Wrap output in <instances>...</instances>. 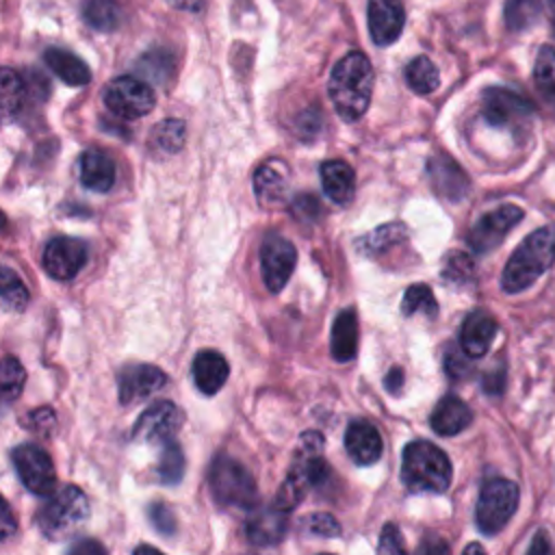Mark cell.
<instances>
[{"instance_id": "obj_33", "label": "cell", "mask_w": 555, "mask_h": 555, "mask_svg": "<svg viewBox=\"0 0 555 555\" xmlns=\"http://www.w3.org/2000/svg\"><path fill=\"white\" fill-rule=\"evenodd\" d=\"M163 453L158 460V479L167 486H176L184 475V453L182 447L171 438L163 442Z\"/></svg>"}, {"instance_id": "obj_32", "label": "cell", "mask_w": 555, "mask_h": 555, "mask_svg": "<svg viewBox=\"0 0 555 555\" xmlns=\"http://www.w3.org/2000/svg\"><path fill=\"white\" fill-rule=\"evenodd\" d=\"M26 382V371L22 362L13 356L0 358V399L13 401L22 395Z\"/></svg>"}, {"instance_id": "obj_17", "label": "cell", "mask_w": 555, "mask_h": 555, "mask_svg": "<svg viewBox=\"0 0 555 555\" xmlns=\"http://www.w3.org/2000/svg\"><path fill=\"white\" fill-rule=\"evenodd\" d=\"M427 173H429V182H431L434 191L451 202H457L468 193V186H470L468 176L447 154H438V156L429 158Z\"/></svg>"}, {"instance_id": "obj_36", "label": "cell", "mask_w": 555, "mask_h": 555, "mask_svg": "<svg viewBox=\"0 0 555 555\" xmlns=\"http://www.w3.org/2000/svg\"><path fill=\"white\" fill-rule=\"evenodd\" d=\"M308 490H310V483L306 481V477L299 473V468H293L288 473V477L284 479V483L280 486L273 503L280 509L291 512V509H295L301 503V499L308 494Z\"/></svg>"}, {"instance_id": "obj_23", "label": "cell", "mask_w": 555, "mask_h": 555, "mask_svg": "<svg viewBox=\"0 0 555 555\" xmlns=\"http://www.w3.org/2000/svg\"><path fill=\"white\" fill-rule=\"evenodd\" d=\"M321 184L334 204L347 206L356 191V173L345 160H325L321 165Z\"/></svg>"}, {"instance_id": "obj_20", "label": "cell", "mask_w": 555, "mask_h": 555, "mask_svg": "<svg viewBox=\"0 0 555 555\" xmlns=\"http://www.w3.org/2000/svg\"><path fill=\"white\" fill-rule=\"evenodd\" d=\"M429 423L438 436H455L473 423V410L455 395H447L434 408Z\"/></svg>"}, {"instance_id": "obj_43", "label": "cell", "mask_w": 555, "mask_h": 555, "mask_svg": "<svg viewBox=\"0 0 555 555\" xmlns=\"http://www.w3.org/2000/svg\"><path fill=\"white\" fill-rule=\"evenodd\" d=\"M291 210L299 221H308L319 215V202L312 195H299V197H295Z\"/></svg>"}, {"instance_id": "obj_24", "label": "cell", "mask_w": 555, "mask_h": 555, "mask_svg": "<svg viewBox=\"0 0 555 555\" xmlns=\"http://www.w3.org/2000/svg\"><path fill=\"white\" fill-rule=\"evenodd\" d=\"M332 356L338 362H349L356 358L358 351V317L353 308H345L338 312L332 325Z\"/></svg>"}, {"instance_id": "obj_27", "label": "cell", "mask_w": 555, "mask_h": 555, "mask_svg": "<svg viewBox=\"0 0 555 555\" xmlns=\"http://www.w3.org/2000/svg\"><path fill=\"white\" fill-rule=\"evenodd\" d=\"M533 85L540 100L555 115V48L542 46L533 65Z\"/></svg>"}, {"instance_id": "obj_41", "label": "cell", "mask_w": 555, "mask_h": 555, "mask_svg": "<svg viewBox=\"0 0 555 555\" xmlns=\"http://www.w3.org/2000/svg\"><path fill=\"white\" fill-rule=\"evenodd\" d=\"M147 516H150V520H152V525H154V529L158 533L173 535V531H176V516H173V512L163 501L152 503L150 509H147Z\"/></svg>"}, {"instance_id": "obj_3", "label": "cell", "mask_w": 555, "mask_h": 555, "mask_svg": "<svg viewBox=\"0 0 555 555\" xmlns=\"http://www.w3.org/2000/svg\"><path fill=\"white\" fill-rule=\"evenodd\" d=\"M453 468L449 455L427 440L405 444L401 457V481L410 492H447Z\"/></svg>"}, {"instance_id": "obj_46", "label": "cell", "mask_w": 555, "mask_h": 555, "mask_svg": "<svg viewBox=\"0 0 555 555\" xmlns=\"http://www.w3.org/2000/svg\"><path fill=\"white\" fill-rule=\"evenodd\" d=\"M167 4H171L173 9H180V11L199 13L206 7V0H167Z\"/></svg>"}, {"instance_id": "obj_18", "label": "cell", "mask_w": 555, "mask_h": 555, "mask_svg": "<svg viewBox=\"0 0 555 555\" xmlns=\"http://www.w3.org/2000/svg\"><path fill=\"white\" fill-rule=\"evenodd\" d=\"M496 336V319L486 310H473L466 314L460 330V345L468 358H481L488 353Z\"/></svg>"}, {"instance_id": "obj_9", "label": "cell", "mask_w": 555, "mask_h": 555, "mask_svg": "<svg viewBox=\"0 0 555 555\" xmlns=\"http://www.w3.org/2000/svg\"><path fill=\"white\" fill-rule=\"evenodd\" d=\"M13 464L20 481L33 492L48 496L56 490V473L50 455L37 444H20L13 449Z\"/></svg>"}, {"instance_id": "obj_29", "label": "cell", "mask_w": 555, "mask_h": 555, "mask_svg": "<svg viewBox=\"0 0 555 555\" xmlns=\"http://www.w3.org/2000/svg\"><path fill=\"white\" fill-rule=\"evenodd\" d=\"M26 98V85L22 76L11 69L0 65V117L15 115Z\"/></svg>"}, {"instance_id": "obj_19", "label": "cell", "mask_w": 555, "mask_h": 555, "mask_svg": "<svg viewBox=\"0 0 555 555\" xmlns=\"http://www.w3.org/2000/svg\"><path fill=\"white\" fill-rule=\"evenodd\" d=\"M345 449L358 466L375 464L384 451L382 436L369 421H353L345 434Z\"/></svg>"}, {"instance_id": "obj_37", "label": "cell", "mask_w": 555, "mask_h": 555, "mask_svg": "<svg viewBox=\"0 0 555 555\" xmlns=\"http://www.w3.org/2000/svg\"><path fill=\"white\" fill-rule=\"evenodd\" d=\"M85 20L95 30H113L119 24V7L115 0H89L85 4Z\"/></svg>"}, {"instance_id": "obj_42", "label": "cell", "mask_w": 555, "mask_h": 555, "mask_svg": "<svg viewBox=\"0 0 555 555\" xmlns=\"http://www.w3.org/2000/svg\"><path fill=\"white\" fill-rule=\"evenodd\" d=\"M377 551H379V553H403V551H405L403 538H401V531H399L397 525H392V522L384 525L382 535H379Z\"/></svg>"}, {"instance_id": "obj_53", "label": "cell", "mask_w": 555, "mask_h": 555, "mask_svg": "<svg viewBox=\"0 0 555 555\" xmlns=\"http://www.w3.org/2000/svg\"><path fill=\"white\" fill-rule=\"evenodd\" d=\"M4 223H7V217H4V215H2V212H0V230H2V228H4Z\"/></svg>"}, {"instance_id": "obj_7", "label": "cell", "mask_w": 555, "mask_h": 555, "mask_svg": "<svg viewBox=\"0 0 555 555\" xmlns=\"http://www.w3.org/2000/svg\"><path fill=\"white\" fill-rule=\"evenodd\" d=\"M481 115L494 128L512 132L525 130L533 117V106L520 93L505 87H490L481 95Z\"/></svg>"}, {"instance_id": "obj_8", "label": "cell", "mask_w": 555, "mask_h": 555, "mask_svg": "<svg viewBox=\"0 0 555 555\" xmlns=\"http://www.w3.org/2000/svg\"><path fill=\"white\" fill-rule=\"evenodd\" d=\"M102 100L111 113H115L117 117H124V119L143 117L156 104V95H154L152 87L145 80L134 78V76H119V78L111 80L104 87Z\"/></svg>"}, {"instance_id": "obj_48", "label": "cell", "mask_w": 555, "mask_h": 555, "mask_svg": "<svg viewBox=\"0 0 555 555\" xmlns=\"http://www.w3.org/2000/svg\"><path fill=\"white\" fill-rule=\"evenodd\" d=\"M401 384H403V371H401L399 366L390 369V373L386 375V390H390V392H399Z\"/></svg>"}, {"instance_id": "obj_44", "label": "cell", "mask_w": 555, "mask_h": 555, "mask_svg": "<svg viewBox=\"0 0 555 555\" xmlns=\"http://www.w3.org/2000/svg\"><path fill=\"white\" fill-rule=\"evenodd\" d=\"M17 531V522H15V516L7 503V499L0 494V542H7L15 535Z\"/></svg>"}, {"instance_id": "obj_30", "label": "cell", "mask_w": 555, "mask_h": 555, "mask_svg": "<svg viewBox=\"0 0 555 555\" xmlns=\"http://www.w3.org/2000/svg\"><path fill=\"white\" fill-rule=\"evenodd\" d=\"M26 304H28L26 284L15 271L0 264V308L9 312H22Z\"/></svg>"}, {"instance_id": "obj_6", "label": "cell", "mask_w": 555, "mask_h": 555, "mask_svg": "<svg viewBox=\"0 0 555 555\" xmlns=\"http://www.w3.org/2000/svg\"><path fill=\"white\" fill-rule=\"evenodd\" d=\"M518 499H520V492L514 481L503 477L488 479L479 490V499L475 507L477 527L483 533L501 531L507 525V520L516 514Z\"/></svg>"}, {"instance_id": "obj_28", "label": "cell", "mask_w": 555, "mask_h": 555, "mask_svg": "<svg viewBox=\"0 0 555 555\" xmlns=\"http://www.w3.org/2000/svg\"><path fill=\"white\" fill-rule=\"evenodd\" d=\"M408 238V230L403 228V223H384L375 230H371L369 234L360 236L356 241V247L364 254V256H377L386 249H390L392 245H399Z\"/></svg>"}, {"instance_id": "obj_49", "label": "cell", "mask_w": 555, "mask_h": 555, "mask_svg": "<svg viewBox=\"0 0 555 555\" xmlns=\"http://www.w3.org/2000/svg\"><path fill=\"white\" fill-rule=\"evenodd\" d=\"M418 551H421V553H423V551H425V553H449V546H447L442 540H436V542H427V544L423 542V544L418 546Z\"/></svg>"}, {"instance_id": "obj_21", "label": "cell", "mask_w": 555, "mask_h": 555, "mask_svg": "<svg viewBox=\"0 0 555 555\" xmlns=\"http://www.w3.org/2000/svg\"><path fill=\"white\" fill-rule=\"evenodd\" d=\"M230 375V366L219 351H199L193 360V382L204 395H215L223 388Z\"/></svg>"}, {"instance_id": "obj_5", "label": "cell", "mask_w": 555, "mask_h": 555, "mask_svg": "<svg viewBox=\"0 0 555 555\" xmlns=\"http://www.w3.org/2000/svg\"><path fill=\"white\" fill-rule=\"evenodd\" d=\"M208 486L212 499L225 507L251 509L258 501V490L251 473L234 457L219 455L208 470Z\"/></svg>"}, {"instance_id": "obj_22", "label": "cell", "mask_w": 555, "mask_h": 555, "mask_svg": "<svg viewBox=\"0 0 555 555\" xmlns=\"http://www.w3.org/2000/svg\"><path fill=\"white\" fill-rule=\"evenodd\" d=\"M80 182L95 193L108 191L115 182V160L104 150H87L80 158Z\"/></svg>"}, {"instance_id": "obj_38", "label": "cell", "mask_w": 555, "mask_h": 555, "mask_svg": "<svg viewBox=\"0 0 555 555\" xmlns=\"http://www.w3.org/2000/svg\"><path fill=\"white\" fill-rule=\"evenodd\" d=\"M184 132L182 119H165L154 128V141L163 152H178L184 143Z\"/></svg>"}, {"instance_id": "obj_25", "label": "cell", "mask_w": 555, "mask_h": 555, "mask_svg": "<svg viewBox=\"0 0 555 555\" xmlns=\"http://www.w3.org/2000/svg\"><path fill=\"white\" fill-rule=\"evenodd\" d=\"M43 61L63 82L72 87H82L91 80V72L85 61L63 48H48L43 52Z\"/></svg>"}, {"instance_id": "obj_4", "label": "cell", "mask_w": 555, "mask_h": 555, "mask_svg": "<svg viewBox=\"0 0 555 555\" xmlns=\"http://www.w3.org/2000/svg\"><path fill=\"white\" fill-rule=\"evenodd\" d=\"M89 518V501L76 486H63L50 492V499L37 512L39 531L48 540L74 538Z\"/></svg>"}, {"instance_id": "obj_11", "label": "cell", "mask_w": 555, "mask_h": 555, "mask_svg": "<svg viewBox=\"0 0 555 555\" xmlns=\"http://www.w3.org/2000/svg\"><path fill=\"white\" fill-rule=\"evenodd\" d=\"M522 208L514 206V204H505L499 206L492 212L481 215L470 232H468V245L475 254H486L494 247H499L503 243V238L509 234V230L522 219Z\"/></svg>"}, {"instance_id": "obj_1", "label": "cell", "mask_w": 555, "mask_h": 555, "mask_svg": "<svg viewBox=\"0 0 555 555\" xmlns=\"http://www.w3.org/2000/svg\"><path fill=\"white\" fill-rule=\"evenodd\" d=\"M330 100L345 121H358L371 102L373 69L362 52H347L332 69L327 82Z\"/></svg>"}, {"instance_id": "obj_15", "label": "cell", "mask_w": 555, "mask_h": 555, "mask_svg": "<svg viewBox=\"0 0 555 555\" xmlns=\"http://www.w3.org/2000/svg\"><path fill=\"white\" fill-rule=\"evenodd\" d=\"M167 375L154 364H128L117 375V392L121 403H132L137 399L150 397L160 390Z\"/></svg>"}, {"instance_id": "obj_10", "label": "cell", "mask_w": 555, "mask_h": 555, "mask_svg": "<svg viewBox=\"0 0 555 555\" xmlns=\"http://www.w3.org/2000/svg\"><path fill=\"white\" fill-rule=\"evenodd\" d=\"M297 264L295 245L282 234H267L260 245V269L269 293H280Z\"/></svg>"}, {"instance_id": "obj_13", "label": "cell", "mask_w": 555, "mask_h": 555, "mask_svg": "<svg viewBox=\"0 0 555 555\" xmlns=\"http://www.w3.org/2000/svg\"><path fill=\"white\" fill-rule=\"evenodd\" d=\"M182 425V412L171 401H156L132 427V438L139 442H167Z\"/></svg>"}, {"instance_id": "obj_40", "label": "cell", "mask_w": 555, "mask_h": 555, "mask_svg": "<svg viewBox=\"0 0 555 555\" xmlns=\"http://www.w3.org/2000/svg\"><path fill=\"white\" fill-rule=\"evenodd\" d=\"M306 531L319 538H334L340 533V525L332 514H310L306 518Z\"/></svg>"}, {"instance_id": "obj_26", "label": "cell", "mask_w": 555, "mask_h": 555, "mask_svg": "<svg viewBox=\"0 0 555 555\" xmlns=\"http://www.w3.org/2000/svg\"><path fill=\"white\" fill-rule=\"evenodd\" d=\"M286 169L278 160L262 163L254 173V189L256 197L264 206H273L284 197L286 191Z\"/></svg>"}, {"instance_id": "obj_31", "label": "cell", "mask_w": 555, "mask_h": 555, "mask_svg": "<svg viewBox=\"0 0 555 555\" xmlns=\"http://www.w3.org/2000/svg\"><path fill=\"white\" fill-rule=\"evenodd\" d=\"M405 80L412 91L425 95L436 91V87L440 85V74H438V67L427 56H416L405 67Z\"/></svg>"}, {"instance_id": "obj_50", "label": "cell", "mask_w": 555, "mask_h": 555, "mask_svg": "<svg viewBox=\"0 0 555 555\" xmlns=\"http://www.w3.org/2000/svg\"><path fill=\"white\" fill-rule=\"evenodd\" d=\"M89 551H95V553H102L104 546L98 544V542H80L76 546H72V553H89Z\"/></svg>"}, {"instance_id": "obj_2", "label": "cell", "mask_w": 555, "mask_h": 555, "mask_svg": "<svg viewBox=\"0 0 555 555\" xmlns=\"http://www.w3.org/2000/svg\"><path fill=\"white\" fill-rule=\"evenodd\" d=\"M555 260V223L533 230L509 256L501 286L507 295L529 288Z\"/></svg>"}, {"instance_id": "obj_39", "label": "cell", "mask_w": 555, "mask_h": 555, "mask_svg": "<svg viewBox=\"0 0 555 555\" xmlns=\"http://www.w3.org/2000/svg\"><path fill=\"white\" fill-rule=\"evenodd\" d=\"M475 273V262L468 254L464 251H451L444 260V269L442 275L447 278V282L460 284V282H468Z\"/></svg>"}, {"instance_id": "obj_16", "label": "cell", "mask_w": 555, "mask_h": 555, "mask_svg": "<svg viewBox=\"0 0 555 555\" xmlns=\"http://www.w3.org/2000/svg\"><path fill=\"white\" fill-rule=\"evenodd\" d=\"M288 512L280 509L275 503L267 505V507H256L247 522H245V533L247 540L254 546H271L278 544L288 527Z\"/></svg>"}, {"instance_id": "obj_47", "label": "cell", "mask_w": 555, "mask_h": 555, "mask_svg": "<svg viewBox=\"0 0 555 555\" xmlns=\"http://www.w3.org/2000/svg\"><path fill=\"white\" fill-rule=\"evenodd\" d=\"M551 551H553V546L548 542V535L544 531H538L533 542L529 544V553H551Z\"/></svg>"}, {"instance_id": "obj_51", "label": "cell", "mask_w": 555, "mask_h": 555, "mask_svg": "<svg viewBox=\"0 0 555 555\" xmlns=\"http://www.w3.org/2000/svg\"><path fill=\"white\" fill-rule=\"evenodd\" d=\"M546 4H548V15H551V22L555 28V0H546Z\"/></svg>"}, {"instance_id": "obj_14", "label": "cell", "mask_w": 555, "mask_h": 555, "mask_svg": "<svg viewBox=\"0 0 555 555\" xmlns=\"http://www.w3.org/2000/svg\"><path fill=\"white\" fill-rule=\"evenodd\" d=\"M366 17L373 43L390 46L399 39L405 24L403 0H369Z\"/></svg>"}, {"instance_id": "obj_34", "label": "cell", "mask_w": 555, "mask_h": 555, "mask_svg": "<svg viewBox=\"0 0 555 555\" xmlns=\"http://www.w3.org/2000/svg\"><path fill=\"white\" fill-rule=\"evenodd\" d=\"M542 13V0H507L505 2V24L509 30H525Z\"/></svg>"}, {"instance_id": "obj_35", "label": "cell", "mask_w": 555, "mask_h": 555, "mask_svg": "<svg viewBox=\"0 0 555 555\" xmlns=\"http://www.w3.org/2000/svg\"><path fill=\"white\" fill-rule=\"evenodd\" d=\"M401 312L405 317H412L416 312H423L427 317H436L438 312V301L427 284H412L405 288L403 299H401Z\"/></svg>"}, {"instance_id": "obj_45", "label": "cell", "mask_w": 555, "mask_h": 555, "mask_svg": "<svg viewBox=\"0 0 555 555\" xmlns=\"http://www.w3.org/2000/svg\"><path fill=\"white\" fill-rule=\"evenodd\" d=\"M466 353L462 351H453V349H449L447 351V358H444V366H447V373L451 375V377H464L466 373H468V362H466V358H464Z\"/></svg>"}, {"instance_id": "obj_12", "label": "cell", "mask_w": 555, "mask_h": 555, "mask_svg": "<svg viewBox=\"0 0 555 555\" xmlns=\"http://www.w3.org/2000/svg\"><path fill=\"white\" fill-rule=\"evenodd\" d=\"M89 249L74 236H54L43 249V269L54 280H72L87 264Z\"/></svg>"}, {"instance_id": "obj_52", "label": "cell", "mask_w": 555, "mask_h": 555, "mask_svg": "<svg viewBox=\"0 0 555 555\" xmlns=\"http://www.w3.org/2000/svg\"><path fill=\"white\" fill-rule=\"evenodd\" d=\"M464 551H466V553H475V551H477V553H483V546H481V544H468Z\"/></svg>"}]
</instances>
